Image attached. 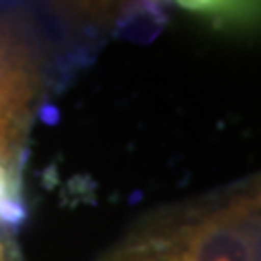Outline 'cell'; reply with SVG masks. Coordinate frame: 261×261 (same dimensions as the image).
Returning a JSON list of instances; mask_svg holds the SVG:
<instances>
[{
  "label": "cell",
  "mask_w": 261,
  "mask_h": 261,
  "mask_svg": "<svg viewBox=\"0 0 261 261\" xmlns=\"http://www.w3.org/2000/svg\"><path fill=\"white\" fill-rule=\"evenodd\" d=\"M0 261H23L21 250L10 228H0Z\"/></svg>",
  "instance_id": "4"
},
{
  "label": "cell",
  "mask_w": 261,
  "mask_h": 261,
  "mask_svg": "<svg viewBox=\"0 0 261 261\" xmlns=\"http://www.w3.org/2000/svg\"><path fill=\"white\" fill-rule=\"evenodd\" d=\"M37 93L33 56L0 28V228H10L23 217L21 163Z\"/></svg>",
  "instance_id": "2"
},
{
  "label": "cell",
  "mask_w": 261,
  "mask_h": 261,
  "mask_svg": "<svg viewBox=\"0 0 261 261\" xmlns=\"http://www.w3.org/2000/svg\"><path fill=\"white\" fill-rule=\"evenodd\" d=\"M99 261H261V211L234 182L141 217Z\"/></svg>",
  "instance_id": "1"
},
{
  "label": "cell",
  "mask_w": 261,
  "mask_h": 261,
  "mask_svg": "<svg viewBox=\"0 0 261 261\" xmlns=\"http://www.w3.org/2000/svg\"><path fill=\"white\" fill-rule=\"evenodd\" d=\"M178 6L217 31H261V2H180Z\"/></svg>",
  "instance_id": "3"
}]
</instances>
